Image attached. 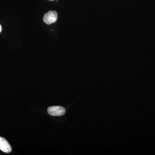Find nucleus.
Masks as SVG:
<instances>
[{
  "label": "nucleus",
  "instance_id": "1",
  "mask_svg": "<svg viewBox=\"0 0 155 155\" xmlns=\"http://www.w3.org/2000/svg\"><path fill=\"white\" fill-rule=\"evenodd\" d=\"M58 19V13L55 11H49L45 14L43 17L44 22L50 25L54 23Z\"/></svg>",
  "mask_w": 155,
  "mask_h": 155
},
{
  "label": "nucleus",
  "instance_id": "3",
  "mask_svg": "<svg viewBox=\"0 0 155 155\" xmlns=\"http://www.w3.org/2000/svg\"><path fill=\"white\" fill-rule=\"evenodd\" d=\"M0 150L6 153L11 152L12 150V148L8 142L1 137H0Z\"/></svg>",
  "mask_w": 155,
  "mask_h": 155
},
{
  "label": "nucleus",
  "instance_id": "2",
  "mask_svg": "<svg viewBox=\"0 0 155 155\" xmlns=\"http://www.w3.org/2000/svg\"><path fill=\"white\" fill-rule=\"evenodd\" d=\"M48 112L51 116H63L65 114L66 110L61 106H53L48 108Z\"/></svg>",
  "mask_w": 155,
  "mask_h": 155
},
{
  "label": "nucleus",
  "instance_id": "4",
  "mask_svg": "<svg viewBox=\"0 0 155 155\" xmlns=\"http://www.w3.org/2000/svg\"><path fill=\"white\" fill-rule=\"evenodd\" d=\"M2 26H1V25H0V32H1V31H2Z\"/></svg>",
  "mask_w": 155,
  "mask_h": 155
},
{
  "label": "nucleus",
  "instance_id": "5",
  "mask_svg": "<svg viewBox=\"0 0 155 155\" xmlns=\"http://www.w3.org/2000/svg\"><path fill=\"white\" fill-rule=\"evenodd\" d=\"M49 1H54V0H49Z\"/></svg>",
  "mask_w": 155,
  "mask_h": 155
}]
</instances>
